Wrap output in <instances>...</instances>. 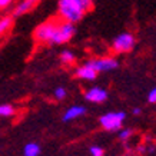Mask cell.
Returning a JSON list of instances; mask_svg holds the SVG:
<instances>
[{"instance_id": "3", "label": "cell", "mask_w": 156, "mask_h": 156, "mask_svg": "<svg viewBox=\"0 0 156 156\" xmlns=\"http://www.w3.org/2000/svg\"><path fill=\"white\" fill-rule=\"evenodd\" d=\"M75 34H76V26L75 24L69 23V22L59 20V23H57V26H56V30H55V34H53L50 44H63V43H67L69 40L73 39Z\"/></svg>"}, {"instance_id": "8", "label": "cell", "mask_w": 156, "mask_h": 156, "mask_svg": "<svg viewBox=\"0 0 156 156\" xmlns=\"http://www.w3.org/2000/svg\"><path fill=\"white\" fill-rule=\"evenodd\" d=\"M98 75H99V73L90 66L87 62L83 63V65H80L79 67H76V70H75L76 77L80 79V80H85V82H93L96 77H98Z\"/></svg>"}, {"instance_id": "18", "label": "cell", "mask_w": 156, "mask_h": 156, "mask_svg": "<svg viewBox=\"0 0 156 156\" xmlns=\"http://www.w3.org/2000/svg\"><path fill=\"white\" fill-rule=\"evenodd\" d=\"M147 102L152 105H156V86L149 90V93H147Z\"/></svg>"}, {"instance_id": "2", "label": "cell", "mask_w": 156, "mask_h": 156, "mask_svg": "<svg viewBox=\"0 0 156 156\" xmlns=\"http://www.w3.org/2000/svg\"><path fill=\"white\" fill-rule=\"evenodd\" d=\"M126 119V113L119 110V112H108L99 118L100 126L108 130V132H118L119 129L123 128V122Z\"/></svg>"}, {"instance_id": "16", "label": "cell", "mask_w": 156, "mask_h": 156, "mask_svg": "<svg viewBox=\"0 0 156 156\" xmlns=\"http://www.w3.org/2000/svg\"><path fill=\"white\" fill-rule=\"evenodd\" d=\"M53 96H55V99L56 100H65L67 98V90L63 87V86H59L55 89L53 92Z\"/></svg>"}, {"instance_id": "10", "label": "cell", "mask_w": 156, "mask_h": 156, "mask_svg": "<svg viewBox=\"0 0 156 156\" xmlns=\"http://www.w3.org/2000/svg\"><path fill=\"white\" fill-rule=\"evenodd\" d=\"M42 0H20L13 9V17H19L23 14L29 13L30 10H33Z\"/></svg>"}, {"instance_id": "20", "label": "cell", "mask_w": 156, "mask_h": 156, "mask_svg": "<svg viewBox=\"0 0 156 156\" xmlns=\"http://www.w3.org/2000/svg\"><path fill=\"white\" fill-rule=\"evenodd\" d=\"M132 113L135 115V116H139V115L142 113V109H140V108H133L132 109Z\"/></svg>"}, {"instance_id": "15", "label": "cell", "mask_w": 156, "mask_h": 156, "mask_svg": "<svg viewBox=\"0 0 156 156\" xmlns=\"http://www.w3.org/2000/svg\"><path fill=\"white\" fill-rule=\"evenodd\" d=\"M132 135H133V129H130V128H122L118 130V137L122 142L129 140V139L132 137Z\"/></svg>"}, {"instance_id": "13", "label": "cell", "mask_w": 156, "mask_h": 156, "mask_svg": "<svg viewBox=\"0 0 156 156\" xmlns=\"http://www.w3.org/2000/svg\"><path fill=\"white\" fill-rule=\"evenodd\" d=\"M75 60H76L75 53L72 52V50H69V49H65V50L60 53V62L63 63V65H66V66L73 65Z\"/></svg>"}, {"instance_id": "21", "label": "cell", "mask_w": 156, "mask_h": 156, "mask_svg": "<svg viewBox=\"0 0 156 156\" xmlns=\"http://www.w3.org/2000/svg\"><path fill=\"white\" fill-rule=\"evenodd\" d=\"M139 152H140V153H145V152H146V146H139Z\"/></svg>"}, {"instance_id": "14", "label": "cell", "mask_w": 156, "mask_h": 156, "mask_svg": "<svg viewBox=\"0 0 156 156\" xmlns=\"http://www.w3.org/2000/svg\"><path fill=\"white\" fill-rule=\"evenodd\" d=\"M16 115V109L14 106L9 103H5V105H0V118L2 119H6V118H12Z\"/></svg>"}, {"instance_id": "9", "label": "cell", "mask_w": 156, "mask_h": 156, "mask_svg": "<svg viewBox=\"0 0 156 156\" xmlns=\"http://www.w3.org/2000/svg\"><path fill=\"white\" fill-rule=\"evenodd\" d=\"M87 109L83 106V105H73L69 109H66V112L62 116V120L63 122H72V120H76V119L85 116Z\"/></svg>"}, {"instance_id": "4", "label": "cell", "mask_w": 156, "mask_h": 156, "mask_svg": "<svg viewBox=\"0 0 156 156\" xmlns=\"http://www.w3.org/2000/svg\"><path fill=\"white\" fill-rule=\"evenodd\" d=\"M136 44V39L130 32H122L119 33L112 42V50L115 53H129L133 50Z\"/></svg>"}, {"instance_id": "5", "label": "cell", "mask_w": 156, "mask_h": 156, "mask_svg": "<svg viewBox=\"0 0 156 156\" xmlns=\"http://www.w3.org/2000/svg\"><path fill=\"white\" fill-rule=\"evenodd\" d=\"M57 23H59V20L52 19V20L44 22V23H42V24H39L37 27L34 29V33H33L34 40L39 43H49V44H50Z\"/></svg>"}, {"instance_id": "6", "label": "cell", "mask_w": 156, "mask_h": 156, "mask_svg": "<svg viewBox=\"0 0 156 156\" xmlns=\"http://www.w3.org/2000/svg\"><path fill=\"white\" fill-rule=\"evenodd\" d=\"M90 66L93 67L98 73H106L112 72L119 67V60L113 56H105V57H96L87 62Z\"/></svg>"}, {"instance_id": "7", "label": "cell", "mask_w": 156, "mask_h": 156, "mask_svg": "<svg viewBox=\"0 0 156 156\" xmlns=\"http://www.w3.org/2000/svg\"><path fill=\"white\" fill-rule=\"evenodd\" d=\"M109 98L108 90L102 86H92L85 92V99L92 103H103Z\"/></svg>"}, {"instance_id": "22", "label": "cell", "mask_w": 156, "mask_h": 156, "mask_svg": "<svg viewBox=\"0 0 156 156\" xmlns=\"http://www.w3.org/2000/svg\"><path fill=\"white\" fill-rule=\"evenodd\" d=\"M93 2H95V0H93Z\"/></svg>"}, {"instance_id": "1", "label": "cell", "mask_w": 156, "mask_h": 156, "mask_svg": "<svg viewBox=\"0 0 156 156\" xmlns=\"http://www.w3.org/2000/svg\"><path fill=\"white\" fill-rule=\"evenodd\" d=\"M93 6V0H59L57 13L63 22L75 24L80 22Z\"/></svg>"}, {"instance_id": "11", "label": "cell", "mask_w": 156, "mask_h": 156, "mask_svg": "<svg viewBox=\"0 0 156 156\" xmlns=\"http://www.w3.org/2000/svg\"><path fill=\"white\" fill-rule=\"evenodd\" d=\"M40 152H42V147L36 142H29L23 147V156H39Z\"/></svg>"}, {"instance_id": "17", "label": "cell", "mask_w": 156, "mask_h": 156, "mask_svg": "<svg viewBox=\"0 0 156 156\" xmlns=\"http://www.w3.org/2000/svg\"><path fill=\"white\" fill-rule=\"evenodd\" d=\"M89 152L92 156H105V149L102 146H99V145H92Z\"/></svg>"}, {"instance_id": "12", "label": "cell", "mask_w": 156, "mask_h": 156, "mask_svg": "<svg viewBox=\"0 0 156 156\" xmlns=\"http://www.w3.org/2000/svg\"><path fill=\"white\" fill-rule=\"evenodd\" d=\"M13 26V17L12 16H3L0 17V39L3 37Z\"/></svg>"}, {"instance_id": "19", "label": "cell", "mask_w": 156, "mask_h": 156, "mask_svg": "<svg viewBox=\"0 0 156 156\" xmlns=\"http://www.w3.org/2000/svg\"><path fill=\"white\" fill-rule=\"evenodd\" d=\"M13 3H14V0H0V12H2V10L9 9Z\"/></svg>"}]
</instances>
